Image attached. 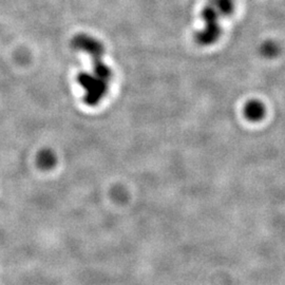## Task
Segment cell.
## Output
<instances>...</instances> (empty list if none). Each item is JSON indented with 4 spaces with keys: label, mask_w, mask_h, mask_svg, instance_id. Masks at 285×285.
<instances>
[{
    "label": "cell",
    "mask_w": 285,
    "mask_h": 285,
    "mask_svg": "<svg viewBox=\"0 0 285 285\" xmlns=\"http://www.w3.org/2000/svg\"><path fill=\"white\" fill-rule=\"evenodd\" d=\"M202 17L205 22V28L196 34V40L199 44L209 45L218 40L221 35L218 11L209 4L203 9Z\"/></svg>",
    "instance_id": "2"
},
{
    "label": "cell",
    "mask_w": 285,
    "mask_h": 285,
    "mask_svg": "<svg viewBox=\"0 0 285 285\" xmlns=\"http://www.w3.org/2000/svg\"><path fill=\"white\" fill-rule=\"evenodd\" d=\"M72 47L76 50L88 53L93 59V64L101 62V57L105 53L104 45L96 38L87 35V34H78L72 39Z\"/></svg>",
    "instance_id": "3"
},
{
    "label": "cell",
    "mask_w": 285,
    "mask_h": 285,
    "mask_svg": "<svg viewBox=\"0 0 285 285\" xmlns=\"http://www.w3.org/2000/svg\"><path fill=\"white\" fill-rule=\"evenodd\" d=\"M76 79L85 90V102L89 106H96L108 92V82L94 74L81 72L78 73Z\"/></svg>",
    "instance_id": "1"
},
{
    "label": "cell",
    "mask_w": 285,
    "mask_h": 285,
    "mask_svg": "<svg viewBox=\"0 0 285 285\" xmlns=\"http://www.w3.org/2000/svg\"><path fill=\"white\" fill-rule=\"evenodd\" d=\"M211 5L224 16L232 15L235 10L234 0H211Z\"/></svg>",
    "instance_id": "6"
},
{
    "label": "cell",
    "mask_w": 285,
    "mask_h": 285,
    "mask_svg": "<svg viewBox=\"0 0 285 285\" xmlns=\"http://www.w3.org/2000/svg\"><path fill=\"white\" fill-rule=\"evenodd\" d=\"M36 163L41 170H51L57 164V156L53 150L47 148L38 152Z\"/></svg>",
    "instance_id": "5"
},
{
    "label": "cell",
    "mask_w": 285,
    "mask_h": 285,
    "mask_svg": "<svg viewBox=\"0 0 285 285\" xmlns=\"http://www.w3.org/2000/svg\"><path fill=\"white\" fill-rule=\"evenodd\" d=\"M262 53H263L267 57H272L277 55L278 53V47L273 42H266L262 47Z\"/></svg>",
    "instance_id": "7"
},
{
    "label": "cell",
    "mask_w": 285,
    "mask_h": 285,
    "mask_svg": "<svg viewBox=\"0 0 285 285\" xmlns=\"http://www.w3.org/2000/svg\"><path fill=\"white\" fill-rule=\"evenodd\" d=\"M264 113H265V108L259 100H250L245 105L244 114L246 119L249 121L252 122L260 121L261 119H263Z\"/></svg>",
    "instance_id": "4"
}]
</instances>
